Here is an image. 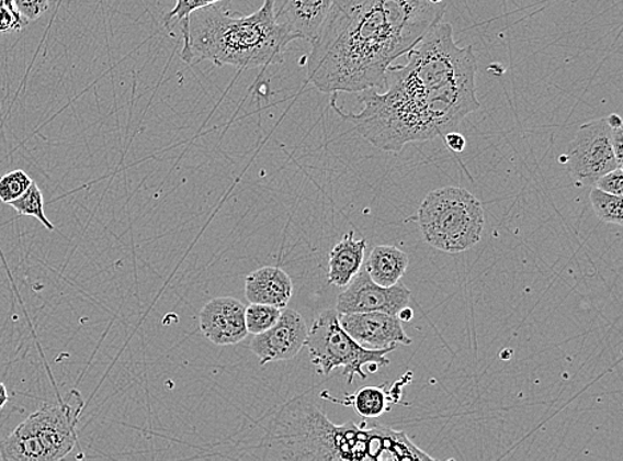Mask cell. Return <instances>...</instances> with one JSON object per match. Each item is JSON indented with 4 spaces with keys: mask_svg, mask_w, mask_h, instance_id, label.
<instances>
[{
    "mask_svg": "<svg viewBox=\"0 0 623 461\" xmlns=\"http://www.w3.org/2000/svg\"><path fill=\"white\" fill-rule=\"evenodd\" d=\"M407 58L406 65L388 68L381 91L362 92L358 113L339 109L337 93L331 99L332 110L359 135L392 154L456 131L480 109L474 49L458 46L450 23L433 25Z\"/></svg>",
    "mask_w": 623,
    "mask_h": 461,
    "instance_id": "obj_1",
    "label": "cell"
},
{
    "mask_svg": "<svg viewBox=\"0 0 623 461\" xmlns=\"http://www.w3.org/2000/svg\"><path fill=\"white\" fill-rule=\"evenodd\" d=\"M444 12V0H336L312 42L307 79L331 94L381 91L388 68Z\"/></svg>",
    "mask_w": 623,
    "mask_h": 461,
    "instance_id": "obj_2",
    "label": "cell"
},
{
    "mask_svg": "<svg viewBox=\"0 0 623 461\" xmlns=\"http://www.w3.org/2000/svg\"><path fill=\"white\" fill-rule=\"evenodd\" d=\"M262 458L279 460H435L403 431L373 425H333L316 403L294 397L269 419L257 445Z\"/></svg>",
    "mask_w": 623,
    "mask_h": 461,
    "instance_id": "obj_3",
    "label": "cell"
},
{
    "mask_svg": "<svg viewBox=\"0 0 623 461\" xmlns=\"http://www.w3.org/2000/svg\"><path fill=\"white\" fill-rule=\"evenodd\" d=\"M181 59L189 66L253 69L279 65L294 37L275 21L274 0H263L250 15L233 14L225 3L192 12L179 23Z\"/></svg>",
    "mask_w": 623,
    "mask_h": 461,
    "instance_id": "obj_4",
    "label": "cell"
},
{
    "mask_svg": "<svg viewBox=\"0 0 623 461\" xmlns=\"http://www.w3.org/2000/svg\"><path fill=\"white\" fill-rule=\"evenodd\" d=\"M83 396L71 390L58 402L44 403L8 438L0 441V459L5 461H55L73 450L78 423L84 408Z\"/></svg>",
    "mask_w": 623,
    "mask_h": 461,
    "instance_id": "obj_5",
    "label": "cell"
},
{
    "mask_svg": "<svg viewBox=\"0 0 623 461\" xmlns=\"http://www.w3.org/2000/svg\"><path fill=\"white\" fill-rule=\"evenodd\" d=\"M424 241L456 255L480 243L486 216L476 195L467 189L445 187L426 195L417 216Z\"/></svg>",
    "mask_w": 623,
    "mask_h": 461,
    "instance_id": "obj_6",
    "label": "cell"
},
{
    "mask_svg": "<svg viewBox=\"0 0 623 461\" xmlns=\"http://www.w3.org/2000/svg\"><path fill=\"white\" fill-rule=\"evenodd\" d=\"M305 346L319 375L329 376L333 370L343 369V376L349 384L356 376L366 381L367 374L363 368H369L370 364H376L380 369L387 368L392 362L386 356L396 349H364L344 330L338 312L332 308L320 313L314 321Z\"/></svg>",
    "mask_w": 623,
    "mask_h": 461,
    "instance_id": "obj_7",
    "label": "cell"
},
{
    "mask_svg": "<svg viewBox=\"0 0 623 461\" xmlns=\"http://www.w3.org/2000/svg\"><path fill=\"white\" fill-rule=\"evenodd\" d=\"M566 167L578 184L594 185L601 176L619 166L607 119L581 125L566 151Z\"/></svg>",
    "mask_w": 623,
    "mask_h": 461,
    "instance_id": "obj_8",
    "label": "cell"
},
{
    "mask_svg": "<svg viewBox=\"0 0 623 461\" xmlns=\"http://www.w3.org/2000/svg\"><path fill=\"white\" fill-rule=\"evenodd\" d=\"M411 290L405 283L383 288L371 280L366 268L359 270L351 282L338 296V314L382 312L398 314L410 305Z\"/></svg>",
    "mask_w": 623,
    "mask_h": 461,
    "instance_id": "obj_9",
    "label": "cell"
},
{
    "mask_svg": "<svg viewBox=\"0 0 623 461\" xmlns=\"http://www.w3.org/2000/svg\"><path fill=\"white\" fill-rule=\"evenodd\" d=\"M308 328L306 321L294 308H282L281 317L273 327L256 334L249 349L261 366L272 362L291 361L304 349Z\"/></svg>",
    "mask_w": 623,
    "mask_h": 461,
    "instance_id": "obj_10",
    "label": "cell"
},
{
    "mask_svg": "<svg viewBox=\"0 0 623 461\" xmlns=\"http://www.w3.org/2000/svg\"><path fill=\"white\" fill-rule=\"evenodd\" d=\"M339 322L364 349L383 350L412 345L396 315L382 312L339 314Z\"/></svg>",
    "mask_w": 623,
    "mask_h": 461,
    "instance_id": "obj_11",
    "label": "cell"
},
{
    "mask_svg": "<svg viewBox=\"0 0 623 461\" xmlns=\"http://www.w3.org/2000/svg\"><path fill=\"white\" fill-rule=\"evenodd\" d=\"M245 307L233 296H219L201 308L200 328L204 337L216 346L241 344L248 337Z\"/></svg>",
    "mask_w": 623,
    "mask_h": 461,
    "instance_id": "obj_12",
    "label": "cell"
},
{
    "mask_svg": "<svg viewBox=\"0 0 623 461\" xmlns=\"http://www.w3.org/2000/svg\"><path fill=\"white\" fill-rule=\"evenodd\" d=\"M336 0H274L276 23L294 37V41L313 42Z\"/></svg>",
    "mask_w": 623,
    "mask_h": 461,
    "instance_id": "obj_13",
    "label": "cell"
},
{
    "mask_svg": "<svg viewBox=\"0 0 623 461\" xmlns=\"http://www.w3.org/2000/svg\"><path fill=\"white\" fill-rule=\"evenodd\" d=\"M293 292L292 278L281 268L263 267L254 270L245 280V296L250 303L285 308Z\"/></svg>",
    "mask_w": 623,
    "mask_h": 461,
    "instance_id": "obj_14",
    "label": "cell"
},
{
    "mask_svg": "<svg viewBox=\"0 0 623 461\" xmlns=\"http://www.w3.org/2000/svg\"><path fill=\"white\" fill-rule=\"evenodd\" d=\"M367 239H355V232L344 235L330 251L329 283L337 288H346L363 267Z\"/></svg>",
    "mask_w": 623,
    "mask_h": 461,
    "instance_id": "obj_15",
    "label": "cell"
},
{
    "mask_svg": "<svg viewBox=\"0 0 623 461\" xmlns=\"http://www.w3.org/2000/svg\"><path fill=\"white\" fill-rule=\"evenodd\" d=\"M410 263L407 252L396 248V246H376L369 257L366 270L376 285L389 288L400 282Z\"/></svg>",
    "mask_w": 623,
    "mask_h": 461,
    "instance_id": "obj_16",
    "label": "cell"
},
{
    "mask_svg": "<svg viewBox=\"0 0 623 461\" xmlns=\"http://www.w3.org/2000/svg\"><path fill=\"white\" fill-rule=\"evenodd\" d=\"M400 396L387 393L383 387H364L344 401H333L354 407L355 412L364 419H376L389 412V403L398 402Z\"/></svg>",
    "mask_w": 623,
    "mask_h": 461,
    "instance_id": "obj_17",
    "label": "cell"
},
{
    "mask_svg": "<svg viewBox=\"0 0 623 461\" xmlns=\"http://www.w3.org/2000/svg\"><path fill=\"white\" fill-rule=\"evenodd\" d=\"M9 205L12 210L16 211L19 216L34 217L39 221L47 231L53 232L55 229L54 224L47 218L46 212H44L43 193L35 181H33V184L30 185L21 198L11 201Z\"/></svg>",
    "mask_w": 623,
    "mask_h": 461,
    "instance_id": "obj_18",
    "label": "cell"
},
{
    "mask_svg": "<svg viewBox=\"0 0 623 461\" xmlns=\"http://www.w3.org/2000/svg\"><path fill=\"white\" fill-rule=\"evenodd\" d=\"M597 217L607 224L623 225L622 198L593 188L589 195Z\"/></svg>",
    "mask_w": 623,
    "mask_h": 461,
    "instance_id": "obj_19",
    "label": "cell"
},
{
    "mask_svg": "<svg viewBox=\"0 0 623 461\" xmlns=\"http://www.w3.org/2000/svg\"><path fill=\"white\" fill-rule=\"evenodd\" d=\"M282 308L263 305V303H250L245 308V322H247L248 333L261 334L269 330L280 319Z\"/></svg>",
    "mask_w": 623,
    "mask_h": 461,
    "instance_id": "obj_20",
    "label": "cell"
},
{
    "mask_svg": "<svg viewBox=\"0 0 623 461\" xmlns=\"http://www.w3.org/2000/svg\"><path fill=\"white\" fill-rule=\"evenodd\" d=\"M33 181L34 180L22 169L5 173L2 179H0V201L9 205L11 201L21 198L30 185L33 184Z\"/></svg>",
    "mask_w": 623,
    "mask_h": 461,
    "instance_id": "obj_21",
    "label": "cell"
},
{
    "mask_svg": "<svg viewBox=\"0 0 623 461\" xmlns=\"http://www.w3.org/2000/svg\"><path fill=\"white\" fill-rule=\"evenodd\" d=\"M174 8L163 18V25L167 29L179 24L182 19L191 15L194 11L207 8V5L226 3L228 0H174Z\"/></svg>",
    "mask_w": 623,
    "mask_h": 461,
    "instance_id": "obj_22",
    "label": "cell"
},
{
    "mask_svg": "<svg viewBox=\"0 0 623 461\" xmlns=\"http://www.w3.org/2000/svg\"><path fill=\"white\" fill-rule=\"evenodd\" d=\"M14 8L26 21L39 19L49 8V0H12Z\"/></svg>",
    "mask_w": 623,
    "mask_h": 461,
    "instance_id": "obj_23",
    "label": "cell"
},
{
    "mask_svg": "<svg viewBox=\"0 0 623 461\" xmlns=\"http://www.w3.org/2000/svg\"><path fill=\"white\" fill-rule=\"evenodd\" d=\"M596 188L601 189V191L620 195H623V170L622 168H615L610 170V172L603 175L596 181Z\"/></svg>",
    "mask_w": 623,
    "mask_h": 461,
    "instance_id": "obj_24",
    "label": "cell"
},
{
    "mask_svg": "<svg viewBox=\"0 0 623 461\" xmlns=\"http://www.w3.org/2000/svg\"><path fill=\"white\" fill-rule=\"evenodd\" d=\"M29 22L15 9L0 5V33L9 31H21L26 27Z\"/></svg>",
    "mask_w": 623,
    "mask_h": 461,
    "instance_id": "obj_25",
    "label": "cell"
},
{
    "mask_svg": "<svg viewBox=\"0 0 623 461\" xmlns=\"http://www.w3.org/2000/svg\"><path fill=\"white\" fill-rule=\"evenodd\" d=\"M608 123L610 125V136H612V145L615 155L616 161H619V166L622 167L623 164V128H622V119L616 115V113H612L609 117H607Z\"/></svg>",
    "mask_w": 623,
    "mask_h": 461,
    "instance_id": "obj_26",
    "label": "cell"
},
{
    "mask_svg": "<svg viewBox=\"0 0 623 461\" xmlns=\"http://www.w3.org/2000/svg\"><path fill=\"white\" fill-rule=\"evenodd\" d=\"M443 137L446 147H449L453 154H462L465 149V145H467L465 144V137L456 131L449 132V134H445Z\"/></svg>",
    "mask_w": 623,
    "mask_h": 461,
    "instance_id": "obj_27",
    "label": "cell"
},
{
    "mask_svg": "<svg viewBox=\"0 0 623 461\" xmlns=\"http://www.w3.org/2000/svg\"><path fill=\"white\" fill-rule=\"evenodd\" d=\"M401 322V324H407V322H411L414 318V311L410 306L403 307L401 311L396 314Z\"/></svg>",
    "mask_w": 623,
    "mask_h": 461,
    "instance_id": "obj_28",
    "label": "cell"
},
{
    "mask_svg": "<svg viewBox=\"0 0 623 461\" xmlns=\"http://www.w3.org/2000/svg\"><path fill=\"white\" fill-rule=\"evenodd\" d=\"M9 402V393L8 389H5L4 384L0 382V409L5 406V403Z\"/></svg>",
    "mask_w": 623,
    "mask_h": 461,
    "instance_id": "obj_29",
    "label": "cell"
},
{
    "mask_svg": "<svg viewBox=\"0 0 623 461\" xmlns=\"http://www.w3.org/2000/svg\"><path fill=\"white\" fill-rule=\"evenodd\" d=\"M0 5H4V8L15 9L14 2H12V0H0Z\"/></svg>",
    "mask_w": 623,
    "mask_h": 461,
    "instance_id": "obj_30",
    "label": "cell"
}]
</instances>
